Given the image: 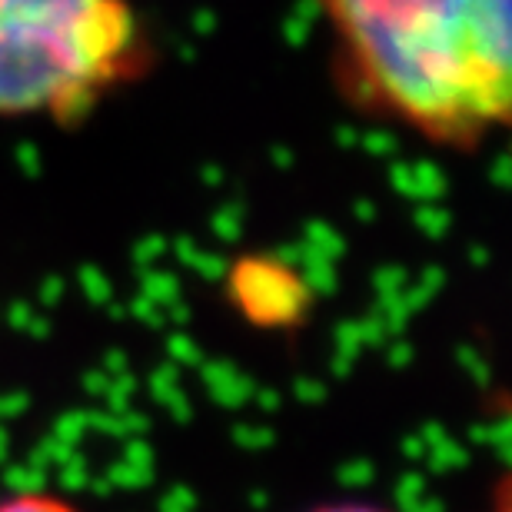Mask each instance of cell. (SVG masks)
<instances>
[{
    "instance_id": "1",
    "label": "cell",
    "mask_w": 512,
    "mask_h": 512,
    "mask_svg": "<svg viewBox=\"0 0 512 512\" xmlns=\"http://www.w3.org/2000/svg\"><path fill=\"white\" fill-rule=\"evenodd\" d=\"M360 110L473 147L512 110V0H316Z\"/></svg>"
},
{
    "instance_id": "2",
    "label": "cell",
    "mask_w": 512,
    "mask_h": 512,
    "mask_svg": "<svg viewBox=\"0 0 512 512\" xmlns=\"http://www.w3.org/2000/svg\"><path fill=\"white\" fill-rule=\"evenodd\" d=\"M153 64L133 0H0V117L74 120Z\"/></svg>"
},
{
    "instance_id": "3",
    "label": "cell",
    "mask_w": 512,
    "mask_h": 512,
    "mask_svg": "<svg viewBox=\"0 0 512 512\" xmlns=\"http://www.w3.org/2000/svg\"><path fill=\"white\" fill-rule=\"evenodd\" d=\"M0 512H80L67 499L47 496V493H17L0 503Z\"/></svg>"
},
{
    "instance_id": "4",
    "label": "cell",
    "mask_w": 512,
    "mask_h": 512,
    "mask_svg": "<svg viewBox=\"0 0 512 512\" xmlns=\"http://www.w3.org/2000/svg\"><path fill=\"white\" fill-rule=\"evenodd\" d=\"M313 512H389V509L370 506V503H336V506H323V509H313Z\"/></svg>"
},
{
    "instance_id": "5",
    "label": "cell",
    "mask_w": 512,
    "mask_h": 512,
    "mask_svg": "<svg viewBox=\"0 0 512 512\" xmlns=\"http://www.w3.org/2000/svg\"><path fill=\"white\" fill-rule=\"evenodd\" d=\"M503 512H509V509H506V506H503Z\"/></svg>"
}]
</instances>
